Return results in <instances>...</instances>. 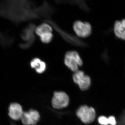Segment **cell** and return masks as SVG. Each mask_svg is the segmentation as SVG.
<instances>
[{"mask_svg": "<svg viewBox=\"0 0 125 125\" xmlns=\"http://www.w3.org/2000/svg\"><path fill=\"white\" fill-rule=\"evenodd\" d=\"M45 21L49 24L51 25L63 39L69 43L76 46H87V45L82 40H80L77 37L73 36V35H72L68 33L67 32L62 30L52 21L51 20L47 19L45 20Z\"/></svg>", "mask_w": 125, "mask_h": 125, "instance_id": "1", "label": "cell"}, {"mask_svg": "<svg viewBox=\"0 0 125 125\" xmlns=\"http://www.w3.org/2000/svg\"><path fill=\"white\" fill-rule=\"evenodd\" d=\"M64 63L66 66L72 71L78 70L79 66L83 65V61L80 56L75 51H69L65 55Z\"/></svg>", "mask_w": 125, "mask_h": 125, "instance_id": "2", "label": "cell"}, {"mask_svg": "<svg viewBox=\"0 0 125 125\" xmlns=\"http://www.w3.org/2000/svg\"><path fill=\"white\" fill-rule=\"evenodd\" d=\"M76 115L82 122L87 124L93 122L96 117V112L94 109L86 105L79 108L76 111Z\"/></svg>", "mask_w": 125, "mask_h": 125, "instance_id": "3", "label": "cell"}, {"mask_svg": "<svg viewBox=\"0 0 125 125\" xmlns=\"http://www.w3.org/2000/svg\"><path fill=\"white\" fill-rule=\"evenodd\" d=\"M70 103L69 96L66 93L62 91L54 92L51 104L55 109H61L67 107Z\"/></svg>", "mask_w": 125, "mask_h": 125, "instance_id": "4", "label": "cell"}, {"mask_svg": "<svg viewBox=\"0 0 125 125\" xmlns=\"http://www.w3.org/2000/svg\"><path fill=\"white\" fill-rule=\"evenodd\" d=\"M36 29L35 25L31 23L23 30L21 36L23 39L26 41V42L21 44V47L23 49H27L33 44L35 40L34 32L35 31Z\"/></svg>", "mask_w": 125, "mask_h": 125, "instance_id": "5", "label": "cell"}, {"mask_svg": "<svg viewBox=\"0 0 125 125\" xmlns=\"http://www.w3.org/2000/svg\"><path fill=\"white\" fill-rule=\"evenodd\" d=\"M52 29L51 25L46 23L42 24L36 28L35 32L40 37V40L45 43H49L53 38Z\"/></svg>", "mask_w": 125, "mask_h": 125, "instance_id": "6", "label": "cell"}, {"mask_svg": "<svg viewBox=\"0 0 125 125\" xmlns=\"http://www.w3.org/2000/svg\"><path fill=\"white\" fill-rule=\"evenodd\" d=\"M73 80L74 82L83 91H85L89 88L91 84V79L84 74L83 71L78 70L73 74Z\"/></svg>", "mask_w": 125, "mask_h": 125, "instance_id": "7", "label": "cell"}, {"mask_svg": "<svg viewBox=\"0 0 125 125\" xmlns=\"http://www.w3.org/2000/svg\"><path fill=\"white\" fill-rule=\"evenodd\" d=\"M73 28L77 36L81 37H87L92 33L91 25L87 22L76 21L74 23Z\"/></svg>", "mask_w": 125, "mask_h": 125, "instance_id": "8", "label": "cell"}, {"mask_svg": "<svg viewBox=\"0 0 125 125\" xmlns=\"http://www.w3.org/2000/svg\"><path fill=\"white\" fill-rule=\"evenodd\" d=\"M40 119L39 112L37 110L30 109L24 112L21 120L24 125H36Z\"/></svg>", "mask_w": 125, "mask_h": 125, "instance_id": "9", "label": "cell"}, {"mask_svg": "<svg viewBox=\"0 0 125 125\" xmlns=\"http://www.w3.org/2000/svg\"><path fill=\"white\" fill-rule=\"evenodd\" d=\"M24 112L22 106L18 103H11L8 108L9 116L14 120H21Z\"/></svg>", "mask_w": 125, "mask_h": 125, "instance_id": "10", "label": "cell"}, {"mask_svg": "<svg viewBox=\"0 0 125 125\" xmlns=\"http://www.w3.org/2000/svg\"><path fill=\"white\" fill-rule=\"evenodd\" d=\"M30 65L31 68L35 69L37 72L39 74L44 72L47 67L46 63L38 58L32 59L30 61Z\"/></svg>", "mask_w": 125, "mask_h": 125, "instance_id": "11", "label": "cell"}, {"mask_svg": "<svg viewBox=\"0 0 125 125\" xmlns=\"http://www.w3.org/2000/svg\"><path fill=\"white\" fill-rule=\"evenodd\" d=\"M114 33L117 38L125 40V29L120 21H117L114 23Z\"/></svg>", "mask_w": 125, "mask_h": 125, "instance_id": "12", "label": "cell"}, {"mask_svg": "<svg viewBox=\"0 0 125 125\" xmlns=\"http://www.w3.org/2000/svg\"><path fill=\"white\" fill-rule=\"evenodd\" d=\"M69 1L70 2V4H73L78 5L81 9L84 11H89V8L83 1Z\"/></svg>", "mask_w": 125, "mask_h": 125, "instance_id": "13", "label": "cell"}, {"mask_svg": "<svg viewBox=\"0 0 125 125\" xmlns=\"http://www.w3.org/2000/svg\"><path fill=\"white\" fill-rule=\"evenodd\" d=\"M98 122L99 124L101 125H108V118L106 117L101 116L98 118Z\"/></svg>", "mask_w": 125, "mask_h": 125, "instance_id": "14", "label": "cell"}, {"mask_svg": "<svg viewBox=\"0 0 125 125\" xmlns=\"http://www.w3.org/2000/svg\"><path fill=\"white\" fill-rule=\"evenodd\" d=\"M108 118V124L111 125H116L117 122L116 118L114 116H109Z\"/></svg>", "mask_w": 125, "mask_h": 125, "instance_id": "15", "label": "cell"}, {"mask_svg": "<svg viewBox=\"0 0 125 125\" xmlns=\"http://www.w3.org/2000/svg\"><path fill=\"white\" fill-rule=\"evenodd\" d=\"M121 22L122 24L123 28L125 29V19L122 20Z\"/></svg>", "mask_w": 125, "mask_h": 125, "instance_id": "16", "label": "cell"}]
</instances>
